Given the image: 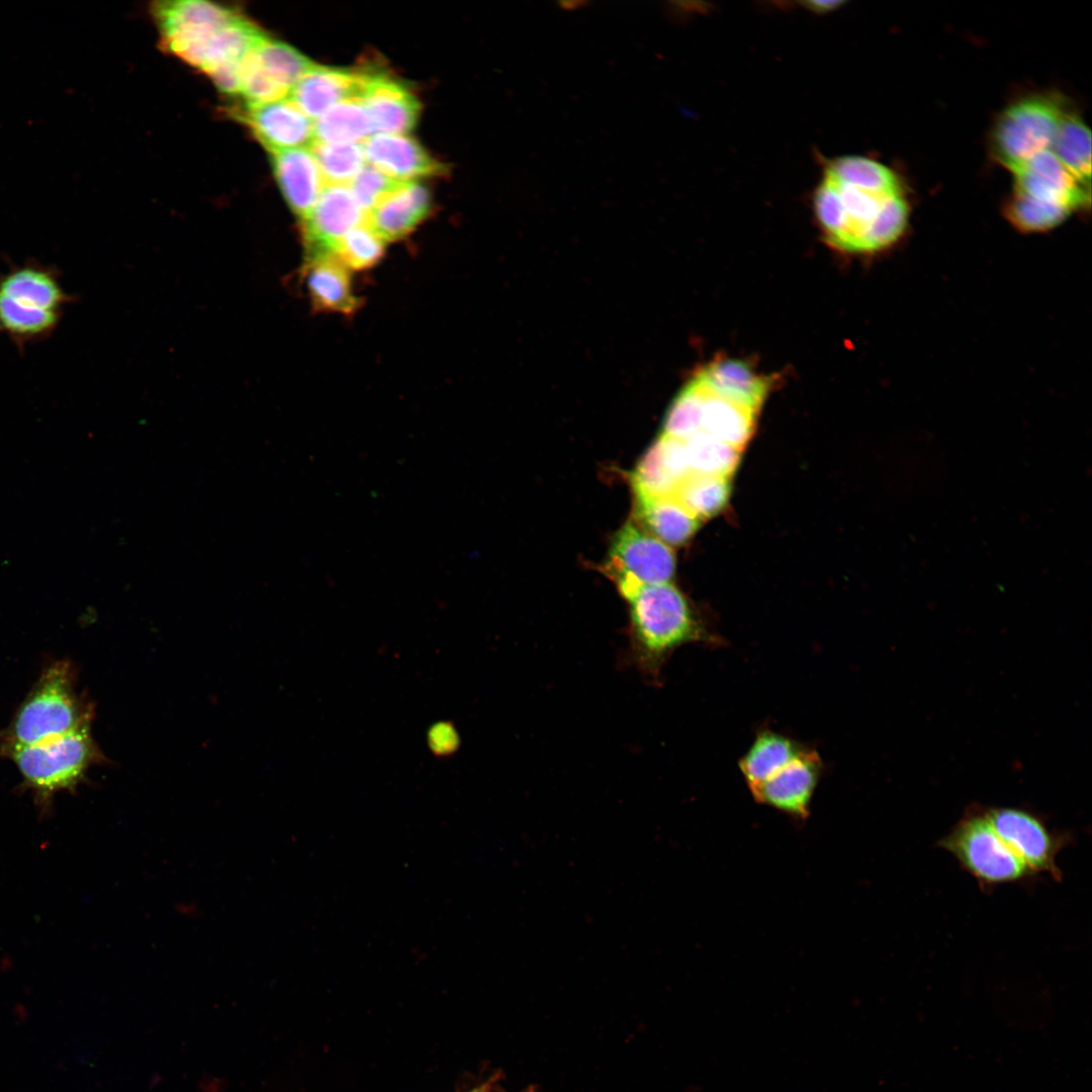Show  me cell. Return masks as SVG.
<instances>
[{
    "mask_svg": "<svg viewBox=\"0 0 1092 1092\" xmlns=\"http://www.w3.org/2000/svg\"><path fill=\"white\" fill-rule=\"evenodd\" d=\"M813 206L826 241L847 252L890 246L908 220V206L895 173L861 156H842L825 165Z\"/></svg>",
    "mask_w": 1092,
    "mask_h": 1092,
    "instance_id": "obj_1",
    "label": "cell"
},
{
    "mask_svg": "<svg viewBox=\"0 0 1092 1092\" xmlns=\"http://www.w3.org/2000/svg\"><path fill=\"white\" fill-rule=\"evenodd\" d=\"M625 600L629 604L631 661L653 679L658 678L664 663L678 647L691 643L715 646L722 642L669 582L640 586Z\"/></svg>",
    "mask_w": 1092,
    "mask_h": 1092,
    "instance_id": "obj_2",
    "label": "cell"
},
{
    "mask_svg": "<svg viewBox=\"0 0 1092 1092\" xmlns=\"http://www.w3.org/2000/svg\"><path fill=\"white\" fill-rule=\"evenodd\" d=\"M92 716V705L77 691L73 663L66 659L54 661L41 671L8 726L0 731V753L90 726Z\"/></svg>",
    "mask_w": 1092,
    "mask_h": 1092,
    "instance_id": "obj_3",
    "label": "cell"
},
{
    "mask_svg": "<svg viewBox=\"0 0 1092 1092\" xmlns=\"http://www.w3.org/2000/svg\"><path fill=\"white\" fill-rule=\"evenodd\" d=\"M73 296L57 268L36 260L0 270V335L18 349L49 339Z\"/></svg>",
    "mask_w": 1092,
    "mask_h": 1092,
    "instance_id": "obj_4",
    "label": "cell"
},
{
    "mask_svg": "<svg viewBox=\"0 0 1092 1092\" xmlns=\"http://www.w3.org/2000/svg\"><path fill=\"white\" fill-rule=\"evenodd\" d=\"M0 757L18 769L24 789L46 810L58 793L73 792L88 769L104 760L90 726L43 742L4 750Z\"/></svg>",
    "mask_w": 1092,
    "mask_h": 1092,
    "instance_id": "obj_5",
    "label": "cell"
},
{
    "mask_svg": "<svg viewBox=\"0 0 1092 1092\" xmlns=\"http://www.w3.org/2000/svg\"><path fill=\"white\" fill-rule=\"evenodd\" d=\"M938 845L984 886L1016 883L1032 875L997 834L985 809L969 810Z\"/></svg>",
    "mask_w": 1092,
    "mask_h": 1092,
    "instance_id": "obj_6",
    "label": "cell"
},
{
    "mask_svg": "<svg viewBox=\"0 0 1092 1092\" xmlns=\"http://www.w3.org/2000/svg\"><path fill=\"white\" fill-rule=\"evenodd\" d=\"M1066 113L1058 98L1043 95L1026 97L1007 107L992 134L998 161L1014 173L1050 150Z\"/></svg>",
    "mask_w": 1092,
    "mask_h": 1092,
    "instance_id": "obj_7",
    "label": "cell"
},
{
    "mask_svg": "<svg viewBox=\"0 0 1092 1092\" xmlns=\"http://www.w3.org/2000/svg\"><path fill=\"white\" fill-rule=\"evenodd\" d=\"M604 568L626 599L640 586L668 583L675 556L668 545L628 522L615 534Z\"/></svg>",
    "mask_w": 1092,
    "mask_h": 1092,
    "instance_id": "obj_8",
    "label": "cell"
},
{
    "mask_svg": "<svg viewBox=\"0 0 1092 1092\" xmlns=\"http://www.w3.org/2000/svg\"><path fill=\"white\" fill-rule=\"evenodd\" d=\"M153 14L164 48L189 64L218 30L241 13L212 2L183 0L157 2Z\"/></svg>",
    "mask_w": 1092,
    "mask_h": 1092,
    "instance_id": "obj_9",
    "label": "cell"
},
{
    "mask_svg": "<svg viewBox=\"0 0 1092 1092\" xmlns=\"http://www.w3.org/2000/svg\"><path fill=\"white\" fill-rule=\"evenodd\" d=\"M985 811L997 834L1031 874L1045 873L1058 881L1061 879L1056 858L1065 840L1053 833L1039 817L1017 808Z\"/></svg>",
    "mask_w": 1092,
    "mask_h": 1092,
    "instance_id": "obj_10",
    "label": "cell"
},
{
    "mask_svg": "<svg viewBox=\"0 0 1092 1092\" xmlns=\"http://www.w3.org/2000/svg\"><path fill=\"white\" fill-rule=\"evenodd\" d=\"M366 221V213L357 203L349 186L328 184L314 206L300 220L306 258L334 254L341 239L353 228Z\"/></svg>",
    "mask_w": 1092,
    "mask_h": 1092,
    "instance_id": "obj_11",
    "label": "cell"
},
{
    "mask_svg": "<svg viewBox=\"0 0 1092 1092\" xmlns=\"http://www.w3.org/2000/svg\"><path fill=\"white\" fill-rule=\"evenodd\" d=\"M822 769L819 753L805 746L782 769L750 793L756 802L804 820L809 817L810 804Z\"/></svg>",
    "mask_w": 1092,
    "mask_h": 1092,
    "instance_id": "obj_12",
    "label": "cell"
},
{
    "mask_svg": "<svg viewBox=\"0 0 1092 1092\" xmlns=\"http://www.w3.org/2000/svg\"><path fill=\"white\" fill-rule=\"evenodd\" d=\"M1014 192L1063 206L1071 212L1090 203V186L1079 182L1046 150L1015 171Z\"/></svg>",
    "mask_w": 1092,
    "mask_h": 1092,
    "instance_id": "obj_13",
    "label": "cell"
},
{
    "mask_svg": "<svg viewBox=\"0 0 1092 1092\" xmlns=\"http://www.w3.org/2000/svg\"><path fill=\"white\" fill-rule=\"evenodd\" d=\"M242 119L258 141L271 153L309 148L313 143V121L288 97L248 104Z\"/></svg>",
    "mask_w": 1092,
    "mask_h": 1092,
    "instance_id": "obj_14",
    "label": "cell"
},
{
    "mask_svg": "<svg viewBox=\"0 0 1092 1092\" xmlns=\"http://www.w3.org/2000/svg\"><path fill=\"white\" fill-rule=\"evenodd\" d=\"M368 72L313 65L290 89L288 98L315 119L345 100H361Z\"/></svg>",
    "mask_w": 1092,
    "mask_h": 1092,
    "instance_id": "obj_15",
    "label": "cell"
},
{
    "mask_svg": "<svg viewBox=\"0 0 1092 1092\" xmlns=\"http://www.w3.org/2000/svg\"><path fill=\"white\" fill-rule=\"evenodd\" d=\"M366 160L392 179L402 182L443 176L445 164L415 139L404 134L376 133L362 142Z\"/></svg>",
    "mask_w": 1092,
    "mask_h": 1092,
    "instance_id": "obj_16",
    "label": "cell"
},
{
    "mask_svg": "<svg viewBox=\"0 0 1092 1092\" xmlns=\"http://www.w3.org/2000/svg\"><path fill=\"white\" fill-rule=\"evenodd\" d=\"M361 101L375 134H404L419 120L421 103L417 96L385 74L368 72Z\"/></svg>",
    "mask_w": 1092,
    "mask_h": 1092,
    "instance_id": "obj_17",
    "label": "cell"
},
{
    "mask_svg": "<svg viewBox=\"0 0 1092 1092\" xmlns=\"http://www.w3.org/2000/svg\"><path fill=\"white\" fill-rule=\"evenodd\" d=\"M431 209L428 188L415 181L404 182L366 214V223L384 242H393L411 234Z\"/></svg>",
    "mask_w": 1092,
    "mask_h": 1092,
    "instance_id": "obj_18",
    "label": "cell"
},
{
    "mask_svg": "<svg viewBox=\"0 0 1092 1092\" xmlns=\"http://www.w3.org/2000/svg\"><path fill=\"white\" fill-rule=\"evenodd\" d=\"M303 276L315 310L350 315L360 306L349 269L334 254L306 258Z\"/></svg>",
    "mask_w": 1092,
    "mask_h": 1092,
    "instance_id": "obj_19",
    "label": "cell"
},
{
    "mask_svg": "<svg viewBox=\"0 0 1092 1092\" xmlns=\"http://www.w3.org/2000/svg\"><path fill=\"white\" fill-rule=\"evenodd\" d=\"M272 155L277 183L292 212L302 220L323 189L325 180L310 148H297Z\"/></svg>",
    "mask_w": 1092,
    "mask_h": 1092,
    "instance_id": "obj_20",
    "label": "cell"
},
{
    "mask_svg": "<svg viewBox=\"0 0 1092 1092\" xmlns=\"http://www.w3.org/2000/svg\"><path fill=\"white\" fill-rule=\"evenodd\" d=\"M635 496L636 516L649 534L666 545L685 544L700 526V520L673 495L635 492Z\"/></svg>",
    "mask_w": 1092,
    "mask_h": 1092,
    "instance_id": "obj_21",
    "label": "cell"
},
{
    "mask_svg": "<svg viewBox=\"0 0 1092 1092\" xmlns=\"http://www.w3.org/2000/svg\"><path fill=\"white\" fill-rule=\"evenodd\" d=\"M697 376L713 392L756 413L768 390V380L738 360L725 359L712 362Z\"/></svg>",
    "mask_w": 1092,
    "mask_h": 1092,
    "instance_id": "obj_22",
    "label": "cell"
},
{
    "mask_svg": "<svg viewBox=\"0 0 1092 1092\" xmlns=\"http://www.w3.org/2000/svg\"><path fill=\"white\" fill-rule=\"evenodd\" d=\"M695 377L703 390L701 430L741 450L751 437L756 412L718 395Z\"/></svg>",
    "mask_w": 1092,
    "mask_h": 1092,
    "instance_id": "obj_23",
    "label": "cell"
},
{
    "mask_svg": "<svg viewBox=\"0 0 1092 1092\" xmlns=\"http://www.w3.org/2000/svg\"><path fill=\"white\" fill-rule=\"evenodd\" d=\"M804 747L774 730H760L739 760V768L749 791L776 775Z\"/></svg>",
    "mask_w": 1092,
    "mask_h": 1092,
    "instance_id": "obj_24",
    "label": "cell"
},
{
    "mask_svg": "<svg viewBox=\"0 0 1092 1092\" xmlns=\"http://www.w3.org/2000/svg\"><path fill=\"white\" fill-rule=\"evenodd\" d=\"M244 63L287 94L314 65L296 49L267 35L255 46Z\"/></svg>",
    "mask_w": 1092,
    "mask_h": 1092,
    "instance_id": "obj_25",
    "label": "cell"
},
{
    "mask_svg": "<svg viewBox=\"0 0 1092 1092\" xmlns=\"http://www.w3.org/2000/svg\"><path fill=\"white\" fill-rule=\"evenodd\" d=\"M372 133L369 115L359 99L337 103L313 121V143H362Z\"/></svg>",
    "mask_w": 1092,
    "mask_h": 1092,
    "instance_id": "obj_26",
    "label": "cell"
},
{
    "mask_svg": "<svg viewBox=\"0 0 1092 1092\" xmlns=\"http://www.w3.org/2000/svg\"><path fill=\"white\" fill-rule=\"evenodd\" d=\"M1050 151L1079 182L1090 186L1091 133L1080 116L1065 114Z\"/></svg>",
    "mask_w": 1092,
    "mask_h": 1092,
    "instance_id": "obj_27",
    "label": "cell"
},
{
    "mask_svg": "<svg viewBox=\"0 0 1092 1092\" xmlns=\"http://www.w3.org/2000/svg\"><path fill=\"white\" fill-rule=\"evenodd\" d=\"M730 489L729 477L691 473L678 483L672 495L702 520L726 507Z\"/></svg>",
    "mask_w": 1092,
    "mask_h": 1092,
    "instance_id": "obj_28",
    "label": "cell"
},
{
    "mask_svg": "<svg viewBox=\"0 0 1092 1092\" xmlns=\"http://www.w3.org/2000/svg\"><path fill=\"white\" fill-rule=\"evenodd\" d=\"M685 445L692 473L730 477L739 462L740 449L702 430Z\"/></svg>",
    "mask_w": 1092,
    "mask_h": 1092,
    "instance_id": "obj_29",
    "label": "cell"
},
{
    "mask_svg": "<svg viewBox=\"0 0 1092 1092\" xmlns=\"http://www.w3.org/2000/svg\"><path fill=\"white\" fill-rule=\"evenodd\" d=\"M309 148L328 184L346 185L351 182L366 160L362 143H312Z\"/></svg>",
    "mask_w": 1092,
    "mask_h": 1092,
    "instance_id": "obj_30",
    "label": "cell"
},
{
    "mask_svg": "<svg viewBox=\"0 0 1092 1092\" xmlns=\"http://www.w3.org/2000/svg\"><path fill=\"white\" fill-rule=\"evenodd\" d=\"M703 390L695 377L672 402L663 425V436L685 442L701 431Z\"/></svg>",
    "mask_w": 1092,
    "mask_h": 1092,
    "instance_id": "obj_31",
    "label": "cell"
},
{
    "mask_svg": "<svg viewBox=\"0 0 1092 1092\" xmlns=\"http://www.w3.org/2000/svg\"><path fill=\"white\" fill-rule=\"evenodd\" d=\"M384 250L385 242L365 221L341 239L334 255L349 270H364L376 265Z\"/></svg>",
    "mask_w": 1092,
    "mask_h": 1092,
    "instance_id": "obj_32",
    "label": "cell"
},
{
    "mask_svg": "<svg viewBox=\"0 0 1092 1092\" xmlns=\"http://www.w3.org/2000/svg\"><path fill=\"white\" fill-rule=\"evenodd\" d=\"M1006 213L1011 222L1025 232L1050 230L1066 219L1071 211L1067 208L1041 202L1014 192Z\"/></svg>",
    "mask_w": 1092,
    "mask_h": 1092,
    "instance_id": "obj_33",
    "label": "cell"
},
{
    "mask_svg": "<svg viewBox=\"0 0 1092 1092\" xmlns=\"http://www.w3.org/2000/svg\"><path fill=\"white\" fill-rule=\"evenodd\" d=\"M404 182L385 175L371 165L364 166L350 182V190L357 203L367 214L384 197Z\"/></svg>",
    "mask_w": 1092,
    "mask_h": 1092,
    "instance_id": "obj_34",
    "label": "cell"
},
{
    "mask_svg": "<svg viewBox=\"0 0 1092 1092\" xmlns=\"http://www.w3.org/2000/svg\"><path fill=\"white\" fill-rule=\"evenodd\" d=\"M837 4H840V3L839 2H829V1H826V2H820L819 1V2H810V3L808 2L807 3L808 8L813 9V10H815L817 12H821V11L825 12L827 10H831Z\"/></svg>",
    "mask_w": 1092,
    "mask_h": 1092,
    "instance_id": "obj_35",
    "label": "cell"
},
{
    "mask_svg": "<svg viewBox=\"0 0 1092 1092\" xmlns=\"http://www.w3.org/2000/svg\"><path fill=\"white\" fill-rule=\"evenodd\" d=\"M477 1092H479V1091H477Z\"/></svg>",
    "mask_w": 1092,
    "mask_h": 1092,
    "instance_id": "obj_36",
    "label": "cell"
}]
</instances>
